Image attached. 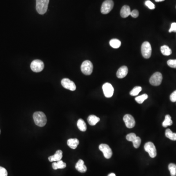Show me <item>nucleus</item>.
Returning a JSON list of instances; mask_svg holds the SVG:
<instances>
[{"instance_id": "f257e3e1", "label": "nucleus", "mask_w": 176, "mask_h": 176, "mask_svg": "<svg viewBox=\"0 0 176 176\" xmlns=\"http://www.w3.org/2000/svg\"><path fill=\"white\" fill-rule=\"evenodd\" d=\"M33 118L35 124L39 127H44L47 122L46 116L43 112H35L33 115Z\"/></svg>"}, {"instance_id": "f03ea898", "label": "nucleus", "mask_w": 176, "mask_h": 176, "mask_svg": "<svg viewBox=\"0 0 176 176\" xmlns=\"http://www.w3.org/2000/svg\"><path fill=\"white\" fill-rule=\"evenodd\" d=\"M50 0H36V10L39 14H45L48 9Z\"/></svg>"}, {"instance_id": "7ed1b4c3", "label": "nucleus", "mask_w": 176, "mask_h": 176, "mask_svg": "<svg viewBox=\"0 0 176 176\" xmlns=\"http://www.w3.org/2000/svg\"><path fill=\"white\" fill-rule=\"evenodd\" d=\"M142 53L143 57L146 59L150 57L152 54V48L150 43L144 42L142 46Z\"/></svg>"}, {"instance_id": "20e7f679", "label": "nucleus", "mask_w": 176, "mask_h": 176, "mask_svg": "<svg viewBox=\"0 0 176 176\" xmlns=\"http://www.w3.org/2000/svg\"><path fill=\"white\" fill-rule=\"evenodd\" d=\"M81 70L85 75H89L93 72V65L91 61L86 60L81 65Z\"/></svg>"}, {"instance_id": "39448f33", "label": "nucleus", "mask_w": 176, "mask_h": 176, "mask_svg": "<svg viewBox=\"0 0 176 176\" xmlns=\"http://www.w3.org/2000/svg\"><path fill=\"white\" fill-rule=\"evenodd\" d=\"M114 5V3L113 0H106L102 5L101 12L103 14H108L113 9Z\"/></svg>"}, {"instance_id": "423d86ee", "label": "nucleus", "mask_w": 176, "mask_h": 176, "mask_svg": "<svg viewBox=\"0 0 176 176\" xmlns=\"http://www.w3.org/2000/svg\"><path fill=\"white\" fill-rule=\"evenodd\" d=\"M144 150L149 154L151 158H154L157 155V150L154 144L152 142H148L144 145Z\"/></svg>"}, {"instance_id": "0eeeda50", "label": "nucleus", "mask_w": 176, "mask_h": 176, "mask_svg": "<svg viewBox=\"0 0 176 176\" xmlns=\"http://www.w3.org/2000/svg\"><path fill=\"white\" fill-rule=\"evenodd\" d=\"M162 80V73L156 72L152 75L150 78V83L153 86H158L161 85Z\"/></svg>"}, {"instance_id": "6e6552de", "label": "nucleus", "mask_w": 176, "mask_h": 176, "mask_svg": "<svg viewBox=\"0 0 176 176\" xmlns=\"http://www.w3.org/2000/svg\"><path fill=\"white\" fill-rule=\"evenodd\" d=\"M30 68L34 72H40L44 69V63L40 60H38V59L34 60L31 62L30 64Z\"/></svg>"}, {"instance_id": "1a4fd4ad", "label": "nucleus", "mask_w": 176, "mask_h": 176, "mask_svg": "<svg viewBox=\"0 0 176 176\" xmlns=\"http://www.w3.org/2000/svg\"><path fill=\"white\" fill-rule=\"evenodd\" d=\"M126 139L128 141L132 142L134 147L139 148L141 143V139L139 136H137L135 133H130L126 136Z\"/></svg>"}, {"instance_id": "9d476101", "label": "nucleus", "mask_w": 176, "mask_h": 176, "mask_svg": "<svg viewBox=\"0 0 176 176\" xmlns=\"http://www.w3.org/2000/svg\"><path fill=\"white\" fill-rule=\"evenodd\" d=\"M99 149L103 153V155L106 158L109 159L112 157L113 152L109 145L106 144H101L99 146Z\"/></svg>"}, {"instance_id": "9b49d317", "label": "nucleus", "mask_w": 176, "mask_h": 176, "mask_svg": "<svg viewBox=\"0 0 176 176\" xmlns=\"http://www.w3.org/2000/svg\"><path fill=\"white\" fill-rule=\"evenodd\" d=\"M103 93L105 97L107 98H111L113 95L114 89L111 84L106 83L102 86Z\"/></svg>"}, {"instance_id": "f8f14e48", "label": "nucleus", "mask_w": 176, "mask_h": 176, "mask_svg": "<svg viewBox=\"0 0 176 176\" xmlns=\"http://www.w3.org/2000/svg\"><path fill=\"white\" fill-rule=\"evenodd\" d=\"M61 85L65 89L74 91L76 90V85L73 81L68 78H64L61 81Z\"/></svg>"}, {"instance_id": "ddd939ff", "label": "nucleus", "mask_w": 176, "mask_h": 176, "mask_svg": "<svg viewBox=\"0 0 176 176\" xmlns=\"http://www.w3.org/2000/svg\"><path fill=\"white\" fill-rule=\"evenodd\" d=\"M123 120L125 123V125L128 128H132L135 127L136 124L135 119L131 114H125L124 116Z\"/></svg>"}, {"instance_id": "4468645a", "label": "nucleus", "mask_w": 176, "mask_h": 176, "mask_svg": "<svg viewBox=\"0 0 176 176\" xmlns=\"http://www.w3.org/2000/svg\"><path fill=\"white\" fill-rule=\"evenodd\" d=\"M62 157H63V152L60 150H58L55 153V154L49 157L48 158L50 162H58L61 160Z\"/></svg>"}, {"instance_id": "2eb2a0df", "label": "nucleus", "mask_w": 176, "mask_h": 176, "mask_svg": "<svg viewBox=\"0 0 176 176\" xmlns=\"http://www.w3.org/2000/svg\"><path fill=\"white\" fill-rule=\"evenodd\" d=\"M128 72V69L127 67L125 66H122L117 70V76L118 78H123L127 75Z\"/></svg>"}, {"instance_id": "dca6fc26", "label": "nucleus", "mask_w": 176, "mask_h": 176, "mask_svg": "<svg viewBox=\"0 0 176 176\" xmlns=\"http://www.w3.org/2000/svg\"><path fill=\"white\" fill-rule=\"evenodd\" d=\"M75 168L77 171L81 173H85L87 171L86 166L84 165V162L82 159H79L76 165H75Z\"/></svg>"}, {"instance_id": "f3484780", "label": "nucleus", "mask_w": 176, "mask_h": 176, "mask_svg": "<svg viewBox=\"0 0 176 176\" xmlns=\"http://www.w3.org/2000/svg\"><path fill=\"white\" fill-rule=\"evenodd\" d=\"M131 9L128 5H124L120 11V16L122 18H127L131 14Z\"/></svg>"}, {"instance_id": "a211bd4d", "label": "nucleus", "mask_w": 176, "mask_h": 176, "mask_svg": "<svg viewBox=\"0 0 176 176\" xmlns=\"http://www.w3.org/2000/svg\"><path fill=\"white\" fill-rule=\"evenodd\" d=\"M79 143V142L77 139H70L67 141V144L70 148L72 149H76Z\"/></svg>"}, {"instance_id": "6ab92c4d", "label": "nucleus", "mask_w": 176, "mask_h": 176, "mask_svg": "<svg viewBox=\"0 0 176 176\" xmlns=\"http://www.w3.org/2000/svg\"><path fill=\"white\" fill-rule=\"evenodd\" d=\"M66 163L63 162V161H58L53 162L52 164V167L54 170L58 169H64L66 167Z\"/></svg>"}, {"instance_id": "aec40b11", "label": "nucleus", "mask_w": 176, "mask_h": 176, "mask_svg": "<svg viewBox=\"0 0 176 176\" xmlns=\"http://www.w3.org/2000/svg\"><path fill=\"white\" fill-rule=\"evenodd\" d=\"M100 120V118L94 115H91L88 118V122L91 126L95 125Z\"/></svg>"}, {"instance_id": "412c9836", "label": "nucleus", "mask_w": 176, "mask_h": 176, "mask_svg": "<svg viewBox=\"0 0 176 176\" xmlns=\"http://www.w3.org/2000/svg\"><path fill=\"white\" fill-rule=\"evenodd\" d=\"M77 127L81 131L85 132L87 130L86 124L85 123V121L82 119H79L77 121Z\"/></svg>"}, {"instance_id": "4be33fe9", "label": "nucleus", "mask_w": 176, "mask_h": 176, "mask_svg": "<svg viewBox=\"0 0 176 176\" xmlns=\"http://www.w3.org/2000/svg\"><path fill=\"white\" fill-rule=\"evenodd\" d=\"M121 43L120 40L117 39H113L110 41V45L112 48L114 49H118L121 46Z\"/></svg>"}, {"instance_id": "5701e85b", "label": "nucleus", "mask_w": 176, "mask_h": 176, "mask_svg": "<svg viewBox=\"0 0 176 176\" xmlns=\"http://www.w3.org/2000/svg\"><path fill=\"white\" fill-rule=\"evenodd\" d=\"M165 136L171 140H176V133H173L170 129H167L165 131Z\"/></svg>"}, {"instance_id": "b1692460", "label": "nucleus", "mask_w": 176, "mask_h": 176, "mask_svg": "<svg viewBox=\"0 0 176 176\" xmlns=\"http://www.w3.org/2000/svg\"><path fill=\"white\" fill-rule=\"evenodd\" d=\"M173 124V121L171 120V116L167 114L165 117V120L162 123L163 127H167V126H171Z\"/></svg>"}, {"instance_id": "393cba45", "label": "nucleus", "mask_w": 176, "mask_h": 176, "mask_svg": "<svg viewBox=\"0 0 176 176\" xmlns=\"http://www.w3.org/2000/svg\"><path fill=\"white\" fill-rule=\"evenodd\" d=\"M161 50L162 54L165 56H169L172 53V50L171 49L169 48V46L166 45L161 46Z\"/></svg>"}, {"instance_id": "a878e982", "label": "nucleus", "mask_w": 176, "mask_h": 176, "mask_svg": "<svg viewBox=\"0 0 176 176\" xmlns=\"http://www.w3.org/2000/svg\"><path fill=\"white\" fill-rule=\"evenodd\" d=\"M148 98V95L147 94H143L142 95L135 98V100L139 104H142L144 102V100L147 99Z\"/></svg>"}, {"instance_id": "bb28decb", "label": "nucleus", "mask_w": 176, "mask_h": 176, "mask_svg": "<svg viewBox=\"0 0 176 176\" xmlns=\"http://www.w3.org/2000/svg\"><path fill=\"white\" fill-rule=\"evenodd\" d=\"M142 88L140 86H136L130 91V95L132 96H136L139 94V93L142 91Z\"/></svg>"}, {"instance_id": "cd10ccee", "label": "nucleus", "mask_w": 176, "mask_h": 176, "mask_svg": "<svg viewBox=\"0 0 176 176\" xmlns=\"http://www.w3.org/2000/svg\"><path fill=\"white\" fill-rule=\"evenodd\" d=\"M168 169L171 176H176V165L170 163L168 165Z\"/></svg>"}, {"instance_id": "c85d7f7f", "label": "nucleus", "mask_w": 176, "mask_h": 176, "mask_svg": "<svg viewBox=\"0 0 176 176\" xmlns=\"http://www.w3.org/2000/svg\"><path fill=\"white\" fill-rule=\"evenodd\" d=\"M167 65L171 68H176V59H170L167 61Z\"/></svg>"}, {"instance_id": "c756f323", "label": "nucleus", "mask_w": 176, "mask_h": 176, "mask_svg": "<svg viewBox=\"0 0 176 176\" xmlns=\"http://www.w3.org/2000/svg\"><path fill=\"white\" fill-rule=\"evenodd\" d=\"M145 5H146L147 7L149 8V9H154L155 8V5L154 4L152 3L149 0H147L145 2Z\"/></svg>"}, {"instance_id": "7c9ffc66", "label": "nucleus", "mask_w": 176, "mask_h": 176, "mask_svg": "<svg viewBox=\"0 0 176 176\" xmlns=\"http://www.w3.org/2000/svg\"><path fill=\"white\" fill-rule=\"evenodd\" d=\"M8 171L4 167L0 166V176H8Z\"/></svg>"}, {"instance_id": "2f4dec72", "label": "nucleus", "mask_w": 176, "mask_h": 176, "mask_svg": "<svg viewBox=\"0 0 176 176\" xmlns=\"http://www.w3.org/2000/svg\"><path fill=\"white\" fill-rule=\"evenodd\" d=\"M130 15L132 17H133V18H137L139 15V11H137V10H136V9L133 10V11H132L131 12Z\"/></svg>"}, {"instance_id": "473e14b6", "label": "nucleus", "mask_w": 176, "mask_h": 176, "mask_svg": "<svg viewBox=\"0 0 176 176\" xmlns=\"http://www.w3.org/2000/svg\"><path fill=\"white\" fill-rule=\"evenodd\" d=\"M170 99L173 102H176V91H174L170 96Z\"/></svg>"}, {"instance_id": "72a5a7b5", "label": "nucleus", "mask_w": 176, "mask_h": 176, "mask_svg": "<svg viewBox=\"0 0 176 176\" xmlns=\"http://www.w3.org/2000/svg\"><path fill=\"white\" fill-rule=\"evenodd\" d=\"M169 32H176V23H173L171 24V27L170 28Z\"/></svg>"}, {"instance_id": "f704fd0d", "label": "nucleus", "mask_w": 176, "mask_h": 176, "mask_svg": "<svg viewBox=\"0 0 176 176\" xmlns=\"http://www.w3.org/2000/svg\"><path fill=\"white\" fill-rule=\"evenodd\" d=\"M108 176H116L115 175V174L114 173H110L108 175Z\"/></svg>"}, {"instance_id": "c9c22d12", "label": "nucleus", "mask_w": 176, "mask_h": 176, "mask_svg": "<svg viewBox=\"0 0 176 176\" xmlns=\"http://www.w3.org/2000/svg\"><path fill=\"white\" fill-rule=\"evenodd\" d=\"M165 0H155V1L156 2H160L164 1Z\"/></svg>"}, {"instance_id": "e433bc0d", "label": "nucleus", "mask_w": 176, "mask_h": 176, "mask_svg": "<svg viewBox=\"0 0 176 176\" xmlns=\"http://www.w3.org/2000/svg\"><path fill=\"white\" fill-rule=\"evenodd\" d=\"M0 133H1V130H0Z\"/></svg>"}]
</instances>
